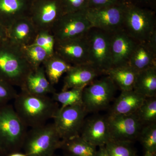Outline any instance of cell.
<instances>
[{
  "label": "cell",
  "instance_id": "6da1fadb",
  "mask_svg": "<svg viewBox=\"0 0 156 156\" xmlns=\"http://www.w3.org/2000/svg\"><path fill=\"white\" fill-rule=\"evenodd\" d=\"M13 107L27 128H36L53 119L58 110V104L48 95H35L21 90L14 99Z\"/></svg>",
  "mask_w": 156,
  "mask_h": 156
},
{
  "label": "cell",
  "instance_id": "7a4b0ae2",
  "mask_svg": "<svg viewBox=\"0 0 156 156\" xmlns=\"http://www.w3.org/2000/svg\"><path fill=\"white\" fill-rule=\"evenodd\" d=\"M32 70L22 47L8 39L0 43V80L21 88Z\"/></svg>",
  "mask_w": 156,
  "mask_h": 156
},
{
  "label": "cell",
  "instance_id": "3957f363",
  "mask_svg": "<svg viewBox=\"0 0 156 156\" xmlns=\"http://www.w3.org/2000/svg\"><path fill=\"white\" fill-rule=\"evenodd\" d=\"M27 127L16 113L13 106L0 108V151L5 154L22 150Z\"/></svg>",
  "mask_w": 156,
  "mask_h": 156
},
{
  "label": "cell",
  "instance_id": "277c9868",
  "mask_svg": "<svg viewBox=\"0 0 156 156\" xmlns=\"http://www.w3.org/2000/svg\"><path fill=\"white\" fill-rule=\"evenodd\" d=\"M62 141L53 123L46 124L27 131L22 150L26 156H52Z\"/></svg>",
  "mask_w": 156,
  "mask_h": 156
},
{
  "label": "cell",
  "instance_id": "5b68a950",
  "mask_svg": "<svg viewBox=\"0 0 156 156\" xmlns=\"http://www.w3.org/2000/svg\"><path fill=\"white\" fill-rule=\"evenodd\" d=\"M126 3L123 27L126 33L137 43L147 42L156 31L154 13L147 8Z\"/></svg>",
  "mask_w": 156,
  "mask_h": 156
},
{
  "label": "cell",
  "instance_id": "8992f818",
  "mask_svg": "<svg viewBox=\"0 0 156 156\" xmlns=\"http://www.w3.org/2000/svg\"><path fill=\"white\" fill-rule=\"evenodd\" d=\"M87 112L83 105L59 107L53 118V124L62 140L79 136Z\"/></svg>",
  "mask_w": 156,
  "mask_h": 156
},
{
  "label": "cell",
  "instance_id": "52a82bcc",
  "mask_svg": "<svg viewBox=\"0 0 156 156\" xmlns=\"http://www.w3.org/2000/svg\"><path fill=\"white\" fill-rule=\"evenodd\" d=\"M88 34L89 64L99 73H105L112 67L110 42L111 34L93 28Z\"/></svg>",
  "mask_w": 156,
  "mask_h": 156
},
{
  "label": "cell",
  "instance_id": "ba28073f",
  "mask_svg": "<svg viewBox=\"0 0 156 156\" xmlns=\"http://www.w3.org/2000/svg\"><path fill=\"white\" fill-rule=\"evenodd\" d=\"M126 3L101 8H88L85 14L92 28L110 34L123 29Z\"/></svg>",
  "mask_w": 156,
  "mask_h": 156
},
{
  "label": "cell",
  "instance_id": "9c48e42d",
  "mask_svg": "<svg viewBox=\"0 0 156 156\" xmlns=\"http://www.w3.org/2000/svg\"><path fill=\"white\" fill-rule=\"evenodd\" d=\"M115 85L108 77L92 82L84 89L83 103L88 112H96L108 106L114 96Z\"/></svg>",
  "mask_w": 156,
  "mask_h": 156
},
{
  "label": "cell",
  "instance_id": "30bf717a",
  "mask_svg": "<svg viewBox=\"0 0 156 156\" xmlns=\"http://www.w3.org/2000/svg\"><path fill=\"white\" fill-rule=\"evenodd\" d=\"M92 28L85 11L63 14L51 29L56 41L87 35Z\"/></svg>",
  "mask_w": 156,
  "mask_h": 156
},
{
  "label": "cell",
  "instance_id": "8fae6325",
  "mask_svg": "<svg viewBox=\"0 0 156 156\" xmlns=\"http://www.w3.org/2000/svg\"><path fill=\"white\" fill-rule=\"evenodd\" d=\"M106 119L110 140L133 143L138 138L143 126L136 113L130 115L110 114Z\"/></svg>",
  "mask_w": 156,
  "mask_h": 156
},
{
  "label": "cell",
  "instance_id": "7c38bea8",
  "mask_svg": "<svg viewBox=\"0 0 156 156\" xmlns=\"http://www.w3.org/2000/svg\"><path fill=\"white\" fill-rule=\"evenodd\" d=\"M63 15L60 0H34L29 17L38 31H51Z\"/></svg>",
  "mask_w": 156,
  "mask_h": 156
},
{
  "label": "cell",
  "instance_id": "4fadbf2b",
  "mask_svg": "<svg viewBox=\"0 0 156 156\" xmlns=\"http://www.w3.org/2000/svg\"><path fill=\"white\" fill-rule=\"evenodd\" d=\"M55 54L73 66L89 64L87 34L77 38L56 41Z\"/></svg>",
  "mask_w": 156,
  "mask_h": 156
},
{
  "label": "cell",
  "instance_id": "5bb4252c",
  "mask_svg": "<svg viewBox=\"0 0 156 156\" xmlns=\"http://www.w3.org/2000/svg\"><path fill=\"white\" fill-rule=\"evenodd\" d=\"M137 43L123 29L111 34L110 48L112 67L128 65Z\"/></svg>",
  "mask_w": 156,
  "mask_h": 156
},
{
  "label": "cell",
  "instance_id": "9a60e30c",
  "mask_svg": "<svg viewBox=\"0 0 156 156\" xmlns=\"http://www.w3.org/2000/svg\"><path fill=\"white\" fill-rule=\"evenodd\" d=\"M34 0H0V24L8 30L14 22L29 17Z\"/></svg>",
  "mask_w": 156,
  "mask_h": 156
},
{
  "label": "cell",
  "instance_id": "2e32d148",
  "mask_svg": "<svg viewBox=\"0 0 156 156\" xmlns=\"http://www.w3.org/2000/svg\"><path fill=\"white\" fill-rule=\"evenodd\" d=\"M80 136L96 147L105 146L110 140L106 118L96 116L85 121Z\"/></svg>",
  "mask_w": 156,
  "mask_h": 156
},
{
  "label": "cell",
  "instance_id": "e0dca14e",
  "mask_svg": "<svg viewBox=\"0 0 156 156\" xmlns=\"http://www.w3.org/2000/svg\"><path fill=\"white\" fill-rule=\"evenodd\" d=\"M98 73L89 64L73 65L66 73L62 91L86 87L93 82Z\"/></svg>",
  "mask_w": 156,
  "mask_h": 156
},
{
  "label": "cell",
  "instance_id": "ac0fdd59",
  "mask_svg": "<svg viewBox=\"0 0 156 156\" xmlns=\"http://www.w3.org/2000/svg\"><path fill=\"white\" fill-rule=\"evenodd\" d=\"M37 30L30 17L14 22L8 30V39L20 47L30 45L37 34Z\"/></svg>",
  "mask_w": 156,
  "mask_h": 156
},
{
  "label": "cell",
  "instance_id": "d6986e66",
  "mask_svg": "<svg viewBox=\"0 0 156 156\" xmlns=\"http://www.w3.org/2000/svg\"><path fill=\"white\" fill-rule=\"evenodd\" d=\"M20 88L21 90L37 95H48L56 92L54 86L46 76L43 66L32 70Z\"/></svg>",
  "mask_w": 156,
  "mask_h": 156
},
{
  "label": "cell",
  "instance_id": "ffe728a7",
  "mask_svg": "<svg viewBox=\"0 0 156 156\" xmlns=\"http://www.w3.org/2000/svg\"><path fill=\"white\" fill-rule=\"evenodd\" d=\"M156 50L147 42L137 43L128 61V65L137 73L156 66Z\"/></svg>",
  "mask_w": 156,
  "mask_h": 156
},
{
  "label": "cell",
  "instance_id": "44dd1931",
  "mask_svg": "<svg viewBox=\"0 0 156 156\" xmlns=\"http://www.w3.org/2000/svg\"><path fill=\"white\" fill-rule=\"evenodd\" d=\"M146 98L134 90L122 91L116 99L110 114L130 115L135 113Z\"/></svg>",
  "mask_w": 156,
  "mask_h": 156
},
{
  "label": "cell",
  "instance_id": "7402d4cb",
  "mask_svg": "<svg viewBox=\"0 0 156 156\" xmlns=\"http://www.w3.org/2000/svg\"><path fill=\"white\" fill-rule=\"evenodd\" d=\"M105 73L122 91L134 89L138 73L128 65L112 67Z\"/></svg>",
  "mask_w": 156,
  "mask_h": 156
},
{
  "label": "cell",
  "instance_id": "603a6c76",
  "mask_svg": "<svg viewBox=\"0 0 156 156\" xmlns=\"http://www.w3.org/2000/svg\"><path fill=\"white\" fill-rule=\"evenodd\" d=\"M60 149L64 156H95L97 147L87 142L80 135L62 140Z\"/></svg>",
  "mask_w": 156,
  "mask_h": 156
},
{
  "label": "cell",
  "instance_id": "cb8c5ba5",
  "mask_svg": "<svg viewBox=\"0 0 156 156\" xmlns=\"http://www.w3.org/2000/svg\"><path fill=\"white\" fill-rule=\"evenodd\" d=\"M133 90L146 98L156 95V66L137 73Z\"/></svg>",
  "mask_w": 156,
  "mask_h": 156
},
{
  "label": "cell",
  "instance_id": "d4e9b609",
  "mask_svg": "<svg viewBox=\"0 0 156 156\" xmlns=\"http://www.w3.org/2000/svg\"><path fill=\"white\" fill-rule=\"evenodd\" d=\"M72 66L55 54L50 56L43 66L48 80L54 86Z\"/></svg>",
  "mask_w": 156,
  "mask_h": 156
},
{
  "label": "cell",
  "instance_id": "484cf974",
  "mask_svg": "<svg viewBox=\"0 0 156 156\" xmlns=\"http://www.w3.org/2000/svg\"><path fill=\"white\" fill-rule=\"evenodd\" d=\"M85 87L72 88L59 92H55L52 98L57 103L61 104L60 108L83 105V91Z\"/></svg>",
  "mask_w": 156,
  "mask_h": 156
},
{
  "label": "cell",
  "instance_id": "4316f807",
  "mask_svg": "<svg viewBox=\"0 0 156 156\" xmlns=\"http://www.w3.org/2000/svg\"><path fill=\"white\" fill-rule=\"evenodd\" d=\"M27 62L32 69L43 65L50 56L44 50L36 45H29L22 47Z\"/></svg>",
  "mask_w": 156,
  "mask_h": 156
},
{
  "label": "cell",
  "instance_id": "83f0119b",
  "mask_svg": "<svg viewBox=\"0 0 156 156\" xmlns=\"http://www.w3.org/2000/svg\"><path fill=\"white\" fill-rule=\"evenodd\" d=\"M143 126L156 122V98H146L136 112Z\"/></svg>",
  "mask_w": 156,
  "mask_h": 156
},
{
  "label": "cell",
  "instance_id": "f1b7e54d",
  "mask_svg": "<svg viewBox=\"0 0 156 156\" xmlns=\"http://www.w3.org/2000/svg\"><path fill=\"white\" fill-rule=\"evenodd\" d=\"M138 138L144 151L156 153V123L143 126Z\"/></svg>",
  "mask_w": 156,
  "mask_h": 156
},
{
  "label": "cell",
  "instance_id": "f546056e",
  "mask_svg": "<svg viewBox=\"0 0 156 156\" xmlns=\"http://www.w3.org/2000/svg\"><path fill=\"white\" fill-rule=\"evenodd\" d=\"M131 142L110 140L105 144L109 156H136Z\"/></svg>",
  "mask_w": 156,
  "mask_h": 156
},
{
  "label": "cell",
  "instance_id": "4dcf8cb0",
  "mask_svg": "<svg viewBox=\"0 0 156 156\" xmlns=\"http://www.w3.org/2000/svg\"><path fill=\"white\" fill-rule=\"evenodd\" d=\"M31 44L36 45L43 48L49 56L55 54L56 39L50 31H39L35 38Z\"/></svg>",
  "mask_w": 156,
  "mask_h": 156
},
{
  "label": "cell",
  "instance_id": "1f68e13d",
  "mask_svg": "<svg viewBox=\"0 0 156 156\" xmlns=\"http://www.w3.org/2000/svg\"><path fill=\"white\" fill-rule=\"evenodd\" d=\"M63 14L85 11L89 8V0H60Z\"/></svg>",
  "mask_w": 156,
  "mask_h": 156
},
{
  "label": "cell",
  "instance_id": "d6a6232c",
  "mask_svg": "<svg viewBox=\"0 0 156 156\" xmlns=\"http://www.w3.org/2000/svg\"><path fill=\"white\" fill-rule=\"evenodd\" d=\"M17 94L14 86L0 80V108L7 105L10 101L14 100Z\"/></svg>",
  "mask_w": 156,
  "mask_h": 156
},
{
  "label": "cell",
  "instance_id": "836d02e7",
  "mask_svg": "<svg viewBox=\"0 0 156 156\" xmlns=\"http://www.w3.org/2000/svg\"><path fill=\"white\" fill-rule=\"evenodd\" d=\"M122 0H89V8H101L123 2Z\"/></svg>",
  "mask_w": 156,
  "mask_h": 156
},
{
  "label": "cell",
  "instance_id": "e575fe53",
  "mask_svg": "<svg viewBox=\"0 0 156 156\" xmlns=\"http://www.w3.org/2000/svg\"><path fill=\"white\" fill-rule=\"evenodd\" d=\"M124 2L130 3L136 5L140 6L141 5H147L151 2L152 0H122Z\"/></svg>",
  "mask_w": 156,
  "mask_h": 156
},
{
  "label": "cell",
  "instance_id": "d590c367",
  "mask_svg": "<svg viewBox=\"0 0 156 156\" xmlns=\"http://www.w3.org/2000/svg\"><path fill=\"white\" fill-rule=\"evenodd\" d=\"M8 39L7 29L0 24V43Z\"/></svg>",
  "mask_w": 156,
  "mask_h": 156
},
{
  "label": "cell",
  "instance_id": "8d00e7d4",
  "mask_svg": "<svg viewBox=\"0 0 156 156\" xmlns=\"http://www.w3.org/2000/svg\"><path fill=\"white\" fill-rule=\"evenodd\" d=\"M95 156H109L105 146L99 147V149L96 152Z\"/></svg>",
  "mask_w": 156,
  "mask_h": 156
},
{
  "label": "cell",
  "instance_id": "74e56055",
  "mask_svg": "<svg viewBox=\"0 0 156 156\" xmlns=\"http://www.w3.org/2000/svg\"><path fill=\"white\" fill-rule=\"evenodd\" d=\"M6 156H26V155L23 151L16 152L7 154Z\"/></svg>",
  "mask_w": 156,
  "mask_h": 156
},
{
  "label": "cell",
  "instance_id": "f35d334b",
  "mask_svg": "<svg viewBox=\"0 0 156 156\" xmlns=\"http://www.w3.org/2000/svg\"><path fill=\"white\" fill-rule=\"evenodd\" d=\"M143 156H156V153L150 151H144V154Z\"/></svg>",
  "mask_w": 156,
  "mask_h": 156
},
{
  "label": "cell",
  "instance_id": "ab89813d",
  "mask_svg": "<svg viewBox=\"0 0 156 156\" xmlns=\"http://www.w3.org/2000/svg\"><path fill=\"white\" fill-rule=\"evenodd\" d=\"M52 156H59L56 155L55 154H54V155H53Z\"/></svg>",
  "mask_w": 156,
  "mask_h": 156
},
{
  "label": "cell",
  "instance_id": "60d3db41",
  "mask_svg": "<svg viewBox=\"0 0 156 156\" xmlns=\"http://www.w3.org/2000/svg\"></svg>",
  "mask_w": 156,
  "mask_h": 156
}]
</instances>
